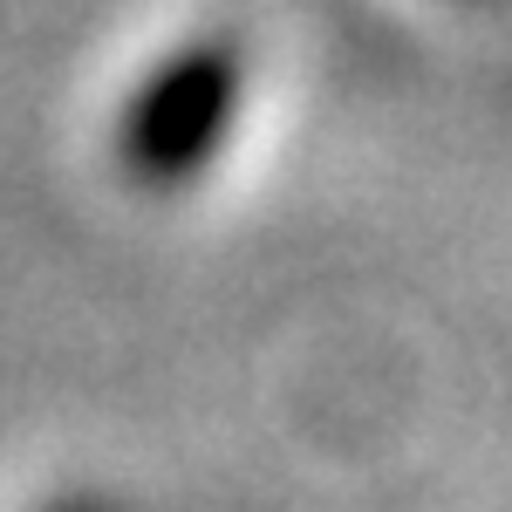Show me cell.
Here are the masks:
<instances>
[{
	"label": "cell",
	"mask_w": 512,
	"mask_h": 512,
	"mask_svg": "<svg viewBox=\"0 0 512 512\" xmlns=\"http://www.w3.org/2000/svg\"><path fill=\"white\" fill-rule=\"evenodd\" d=\"M48 512H110V506H96V499H62V506H48Z\"/></svg>",
	"instance_id": "2"
},
{
	"label": "cell",
	"mask_w": 512,
	"mask_h": 512,
	"mask_svg": "<svg viewBox=\"0 0 512 512\" xmlns=\"http://www.w3.org/2000/svg\"><path fill=\"white\" fill-rule=\"evenodd\" d=\"M246 96L233 41H185L151 76L137 82L130 110L117 123V158L144 192H178L219 158L226 130Z\"/></svg>",
	"instance_id": "1"
}]
</instances>
